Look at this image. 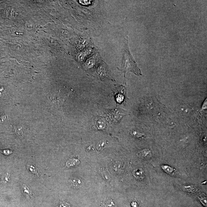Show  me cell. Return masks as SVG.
Listing matches in <instances>:
<instances>
[{
    "instance_id": "10",
    "label": "cell",
    "mask_w": 207,
    "mask_h": 207,
    "mask_svg": "<svg viewBox=\"0 0 207 207\" xmlns=\"http://www.w3.org/2000/svg\"><path fill=\"white\" fill-rule=\"evenodd\" d=\"M79 2L81 4L83 5H88L92 3L90 1H79Z\"/></svg>"
},
{
    "instance_id": "7",
    "label": "cell",
    "mask_w": 207,
    "mask_h": 207,
    "mask_svg": "<svg viewBox=\"0 0 207 207\" xmlns=\"http://www.w3.org/2000/svg\"><path fill=\"white\" fill-rule=\"evenodd\" d=\"M27 170L32 172V173L34 174H35L38 176H39V175L38 170L37 169V168H36L34 166L30 165H27Z\"/></svg>"
},
{
    "instance_id": "11",
    "label": "cell",
    "mask_w": 207,
    "mask_h": 207,
    "mask_svg": "<svg viewBox=\"0 0 207 207\" xmlns=\"http://www.w3.org/2000/svg\"><path fill=\"white\" fill-rule=\"evenodd\" d=\"M131 205L132 207H139L138 203L136 202H133L131 203Z\"/></svg>"
},
{
    "instance_id": "6",
    "label": "cell",
    "mask_w": 207,
    "mask_h": 207,
    "mask_svg": "<svg viewBox=\"0 0 207 207\" xmlns=\"http://www.w3.org/2000/svg\"><path fill=\"white\" fill-rule=\"evenodd\" d=\"M107 145V142L105 140H101L98 142L96 147L97 149L99 151L103 150Z\"/></svg>"
},
{
    "instance_id": "8",
    "label": "cell",
    "mask_w": 207,
    "mask_h": 207,
    "mask_svg": "<svg viewBox=\"0 0 207 207\" xmlns=\"http://www.w3.org/2000/svg\"><path fill=\"white\" fill-rule=\"evenodd\" d=\"M161 167L163 170L168 174H171L173 172V168L167 165H162Z\"/></svg>"
},
{
    "instance_id": "4",
    "label": "cell",
    "mask_w": 207,
    "mask_h": 207,
    "mask_svg": "<svg viewBox=\"0 0 207 207\" xmlns=\"http://www.w3.org/2000/svg\"><path fill=\"white\" fill-rule=\"evenodd\" d=\"M139 154L142 158L144 159H150L152 156L151 151L149 149L143 150L140 151Z\"/></svg>"
},
{
    "instance_id": "12",
    "label": "cell",
    "mask_w": 207,
    "mask_h": 207,
    "mask_svg": "<svg viewBox=\"0 0 207 207\" xmlns=\"http://www.w3.org/2000/svg\"><path fill=\"white\" fill-rule=\"evenodd\" d=\"M60 207H70L69 205H68L67 203H63L60 205Z\"/></svg>"
},
{
    "instance_id": "3",
    "label": "cell",
    "mask_w": 207,
    "mask_h": 207,
    "mask_svg": "<svg viewBox=\"0 0 207 207\" xmlns=\"http://www.w3.org/2000/svg\"><path fill=\"white\" fill-rule=\"evenodd\" d=\"M133 175L135 177L138 179H142L144 177V170L142 169H137L133 172Z\"/></svg>"
},
{
    "instance_id": "9",
    "label": "cell",
    "mask_w": 207,
    "mask_h": 207,
    "mask_svg": "<svg viewBox=\"0 0 207 207\" xmlns=\"http://www.w3.org/2000/svg\"><path fill=\"white\" fill-rule=\"evenodd\" d=\"M105 207H116V205L112 199H109L105 201Z\"/></svg>"
},
{
    "instance_id": "2",
    "label": "cell",
    "mask_w": 207,
    "mask_h": 207,
    "mask_svg": "<svg viewBox=\"0 0 207 207\" xmlns=\"http://www.w3.org/2000/svg\"><path fill=\"white\" fill-rule=\"evenodd\" d=\"M22 190L23 195L24 196L27 197L29 198L33 197V194L32 191L30 190L29 188L26 185L23 184L22 187Z\"/></svg>"
},
{
    "instance_id": "1",
    "label": "cell",
    "mask_w": 207,
    "mask_h": 207,
    "mask_svg": "<svg viewBox=\"0 0 207 207\" xmlns=\"http://www.w3.org/2000/svg\"><path fill=\"white\" fill-rule=\"evenodd\" d=\"M125 50L123 55L121 69H118L125 73L127 72H131L139 76L142 75L141 70L137 66L135 61L130 53L129 48L128 39H125Z\"/></svg>"
},
{
    "instance_id": "5",
    "label": "cell",
    "mask_w": 207,
    "mask_h": 207,
    "mask_svg": "<svg viewBox=\"0 0 207 207\" xmlns=\"http://www.w3.org/2000/svg\"><path fill=\"white\" fill-rule=\"evenodd\" d=\"M80 163V161L77 159H73L69 160L66 163V166L68 167H72L78 165Z\"/></svg>"
}]
</instances>
